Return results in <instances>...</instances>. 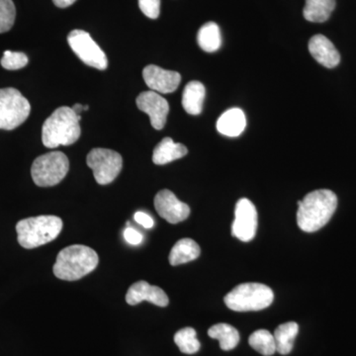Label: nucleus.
<instances>
[{
  "label": "nucleus",
  "mask_w": 356,
  "mask_h": 356,
  "mask_svg": "<svg viewBox=\"0 0 356 356\" xmlns=\"http://www.w3.org/2000/svg\"><path fill=\"white\" fill-rule=\"evenodd\" d=\"M154 207L159 216L170 224L184 222L191 215L189 206L178 200L175 193L168 189H163L156 194Z\"/></svg>",
  "instance_id": "nucleus-11"
},
{
  "label": "nucleus",
  "mask_w": 356,
  "mask_h": 356,
  "mask_svg": "<svg viewBox=\"0 0 356 356\" xmlns=\"http://www.w3.org/2000/svg\"><path fill=\"white\" fill-rule=\"evenodd\" d=\"M271 288L261 283H243L225 296L227 307L236 312L261 311L273 304Z\"/></svg>",
  "instance_id": "nucleus-5"
},
{
  "label": "nucleus",
  "mask_w": 356,
  "mask_h": 356,
  "mask_svg": "<svg viewBox=\"0 0 356 356\" xmlns=\"http://www.w3.org/2000/svg\"><path fill=\"white\" fill-rule=\"evenodd\" d=\"M86 163L92 170L96 182L106 185L114 181L115 178L121 172L123 159L120 154L113 149L97 147L89 152Z\"/></svg>",
  "instance_id": "nucleus-8"
},
{
  "label": "nucleus",
  "mask_w": 356,
  "mask_h": 356,
  "mask_svg": "<svg viewBox=\"0 0 356 356\" xmlns=\"http://www.w3.org/2000/svg\"><path fill=\"white\" fill-rule=\"evenodd\" d=\"M245 126L247 118L240 108L227 110L217 121L218 132L227 137H238L245 131Z\"/></svg>",
  "instance_id": "nucleus-16"
},
{
  "label": "nucleus",
  "mask_w": 356,
  "mask_h": 356,
  "mask_svg": "<svg viewBox=\"0 0 356 356\" xmlns=\"http://www.w3.org/2000/svg\"><path fill=\"white\" fill-rule=\"evenodd\" d=\"M248 343L254 350L264 356H271L276 353L274 336L266 330H259L252 332L248 339Z\"/></svg>",
  "instance_id": "nucleus-24"
},
{
  "label": "nucleus",
  "mask_w": 356,
  "mask_h": 356,
  "mask_svg": "<svg viewBox=\"0 0 356 356\" xmlns=\"http://www.w3.org/2000/svg\"><path fill=\"white\" fill-rule=\"evenodd\" d=\"M70 161L62 152H51L35 159L31 175L35 184L40 187L55 186L67 175Z\"/></svg>",
  "instance_id": "nucleus-6"
},
{
  "label": "nucleus",
  "mask_w": 356,
  "mask_h": 356,
  "mask_svg": "<svg viewBox=\"0 0 356 356\" xmlns=\"http://www.w3.org/2000/svg\"><path fill=\"white\" fill-rule=\"evenodd\" d=\"M81 117L70 107H60L44 121L42 140L44 147L55 149L63 145L70 146L81 137L79 121Z\"/></svg>",
  "instance_id": "nucleus-2"
},
{
  "label": "nucleus",
  "mask_w": 356,
  "mask_h": 356,
  "mask_svg": "<svg viewBox=\"0 0 356 356\" xmlns=\"http://www.w3.org/2000/svg\"><path fill=\"white\" fill-rule=\"evenodd\" d=\"M143 301L149 302L159 307H166L170 303L168 295L161 288L153 286L146 281H139L129 288L126 302L129 305L135 306Z\"/></svg>",
  "instance_id": "nucleus-14"
},
{
  "label": "nucleus",
  "mask_w": 356,
  "mask_h": 356,
  "mask_svg": "<svg viewBox=\"0 0 356 356\" xmlns=\"http://www.w3.org/2000/svg\"><path fill=\"white\" fill-rule=\"evenodd\" d=\"M175 343L184 355H194L200 350L201 344L193 327H184L178 331L175 336Z\"/></svg>",
  "instance_id": "nucleus-25"
},
{
  "label": "nucleus",
  "mask_w": 356,
  "mask_h": 356,
  "mask_svg": "<svg viewBox=\"0 0 356 356\" xmlns=\"http://www.w3.org/2000/svg\"><path fill=\"white\" fill-rule=\"evenodd\" d=\"M257 229V212L252 201L242 198L235 209V220L232 225V235L242 242H250Z\"/></svg>",
  "instance_id": "nucleus-10"
},
{
  "label": "nucleus",
  "mask_w": 356,
  "mask_h": 356,
  "mask_svg": "<svg viewBox=\"0 0 356 356\" xmlns=\"http://www.w3.org/2000/svg\"><path fill=\"white\" fill-rule=\"evenodd\" d=\"M205 95V86L200 81H193L187 83L182 95V106L185 111L191 115L200 114Z\"/></svg>",
  "instance_id": "nucleus-18"
},
{
  "label": "nucleus",
  "mask_w": 356,
  "mask_h": 356,
  "mask_svg": "<svg viewBox=\"0 0 356 356\" xmlns=\"http://www.w3.org/2000/svg\"><path fill=\"white\" fill-rule=\"evenodd\" d=\"M143 77L152 91L161 95L175 92L181 81V76L177 72L163 70L154 65L145 67Z\"/></svg>",
  "instance_id": "nucleus-13"
},
{
  "label": "nucleus",
  "mask_w": 356,
  "mask_h": 356,
  "mask_svg": "<svg viewBox=\"0 0 356 356\" xmlns=\"http://www.w3.org/2000/svg\"><path fill=\"white\" fill-rule=\"evenodd\" d=\"M124 238H125L126 242L133 245H140L143 242L142 234L130 227L124 232Z\"/></svg>",
  "instance_id": "nucleus-29"
},
{
  "label": "nucleus",
  "mask_w": 356,
  "mask_h": 356,
  "mask_svg": "<svg viewBox=\"0 0 356 356\" xmlns=\"http://www.w3.org/2000/svg\"><path fill=\"white\" fill-rule=\"evenodd\" d=\"M134 219L135 221L140 224V226L144 227L145 229H152L154 227V219L149 215L146 214L144 212H136L134 215Z\"/></svg>",
  "instance_id": "nucleus-30"
},
{
  "label": "nucleus",
  "mask_w": 356,
  "mask_h": 356,
  "mask_svg": "<svg viewBox=\"0 0 356 356\" xmlns=\"http://www.w3.org/2000/svg\"><path fill=\"white\" fill-rule=\"evenodd\" d=\"M197 42L200 48L207 53H215L222 44L221 32L215 22H208L199 29Z\"/></svg>",
  "instance_id": "nucleus-23"
},
{
  "label": "nucleus",
  "mask_w": 356,
  "mask_h": 356,
  "mask_svg": "<svg viewBox=\"0 0 356 356\" xmlns=\"http://www.w3.org/2000/svg\"><path fill=\"white\" fill-rule=\"evenodd\" d=\"M298 332L299 325L295 322H288L278 325L273 334L276 351L282 355H289L294 346V341Z\"/></svg>",
  "instance_id": "nucleus-20"
},
{
  "label": "nucleus",
  "mask_w": 356,
  "mask_h": 356,
  "mask_svg": "<svg viewBox=\"0 0 356 356\" xmlns=\"http://www.w3.org/2000/svg\"><path fill=\"white\" fill-rule=\"evenodd\" d=\"M200 252V247L195 241L182 238L173 245L168 261L172 266H180L198 259Z\"/></svg>",
  "instance_id": "nucleus-19"
},
{
  "label": "nucleus",
  "mask_w": 356,
  "mask_h": 356,
  "mask_svg": "<svg viewBox=\"0 0 356 356\" xmlns=\"http://www.w3.org/2000/svg\"><path fill=\"white\" fill-rule=\"evenodd\" d=\"M27 56L20 51H6L1 58V65L6 70H17L23 69L28 65Z\"/></svg>",
  "instance_id": "nucleus-27"
},
{
  "label": "nucleus",
  "mask_w": 356,
  "mask_h": 356,
  "mask_svg": "<svg viewBox=\"0 0 356 356\" xmlns=\"http://www.w3.org/2000/svg\"><path fill=\"white\" fill-rule=\"evenodd\" d=\"M70 49L84 64L95 69L104 70L108 67V60L104 51L83 30H74L67 36Z\"/></svg>",
  "instance_id": "nucleus-9"
},
{
  "label": "nucleus",
  "mask_w": 356,
  "mask_h": 356,
  "mask_svg": "<svg viewBox=\"0 0 356 356\" xmlns=\"http://www.w3.org/2000/svg\"><path fill=\"white\" fill-rule=\"evenodd\" d=\"M297 224L303 232L314 233L322 229L332 219L337 207V197L329 189H318L307 194L298 201Z\"/></svg>",
  "instance_id": "nucleus-1"
},
{
  "label": "nucleus",
  "mask_w": 356,
  "mask_h": 356,
  "mask_svg": "<svg viewBox=\"0 0 356 356\" xmlns=\"http://www.w3.org/2000/svg\"><path fill=\"white\" fill-rule=\"evenodd\" d=\"M336 0H306L303 14L310 22L322 23L331 17Z\"/></svg>",
  "instance_id": "nucleus-21"
},
{
  "label": "nucleus",
  "mask_w": 356,
  "mask_h": 356,
  "mask_svg": "<svg viewBox=\"0 0 356 356\" xmlns=\"http://www.w3.org/2000/svg\"><path fill=\"white\" fill-rule=\"evenodd\" d=\"M63 227V220L51 215L21 220L16 225L18 243L27 250L41 247L56 240Z\"/></svg>",
  "instance_id": "nucleus-4"
},
{
  "label": "nucleus",
  "mask_w": 356,
  "mask_h": 356,
  "mask_svg": "<svg viewBox=\"0 0 356 356\" xmlns=\"http://www.w3.org/2000/svg\"><path fill=\"white\" fill-rule=\"evenodd\" d=\"M187 153L188 149L184 145L173 142L172 138H165L154 147L153 161L154 165H163L184 158Z\"/></svg>",
  "instance_id": "nucleus-17"
},
{
  "label": "nucleus",
  "mask_w": 356,
  "mask_h": 356,
  "mask_svg": "<svg viewBox=\"0 0 356 356\" xmlns=\"http://www.w3.org/2000/svg\"><path fill=\"white\" fill-rule=\"evenodd\" d=\"M137 106L140 111L149 115L152 126L156 130L165 127L170 105L165 98L154 91H145L137 97Z\"/></svg>",
  "instance_id": "nucleus-12"
},
{
  "label": "nucleus",
  "mask_w": 356,
  "mask_h": 356,
  "mask_svg": "<svg viewBox=\"0 0 356 356\" xmlns=\"http://www.w3.org/2000/svg\"><path fill=\"white\" fill-rule=\"evenodd\" d=\"M15 18L16 8L13 0H0V34L13 27Z\"/></svg>",
  "instance_id": "nucleus-26"
},
{
  "label": "nucleus",
  "mask_w": 356,
  "mask_h": 356,
  "mask_svg": "<svg viewBox=\"0 0 356 356\" xmlns=\"http://www.w3.org/2000/svg\"><path fill=\"white\" fill-rule=\"evenodd\" d=\"M208 336L211 339H218L220 348L222 350H234L240 343V334L233 325L228 324H217L208 330Z\"/></svg>",
  "instance_id": "nucleus-22"
},
{
  "label": "nucleus",
  "mask_w": 356,
  "mask_h": 356,
  "mask_svg": "<svg viewBox=\"0 0 356 356\" xmlns=\"http://www.w3.org/2000/svg\"><path fill=\"white\" fill-rule=\"evenodd\" d=\"M312 57L327 69H334L341 62V55L334 44L324 35H315L309 42Z\"/></svg>",
  "instance_id": "nucleus-15"
},
{
  "label": "nucleus",
  "mask_w": 356,
  "mask_h": 356,
  "mask_svg": "<svg viewBox=\"0 0 356 356\" xmlns=\"http://www.w3.org/2000/svg\"><path fill=\"white\" fill-rule=\"evenodd\" d=\"M99 257L95 250L83 245H72L58 252L53 273L58 280L76 281L92 273Z\"/></svg>",
  "instance_id": "nucleus-3"
},
{
  "label": "nucleus",
  "mask_w": 356,
  "mask_h": 356,
  "mask_svg": "<svg viewBox=\"0 0 356 356\" xmlns=\"http://www.w3.org/2000/svg\"><path fill=\"white\" fill-rule=\"evenodd\" d=\"M140 11L151 19H156L161 11V0H139Z\"/></svg>",
  "instance_id": "nucleus-28"
},
{
  "label": "nucleus",
  "mask_w": 356,
  "mask_h": 356,
  "mask_svg": "<svg viewBox=\"0 0 356 356\" xmlns=\"http://www.w3.org/2000/svg\"><path fill=\"white\" fill-rule=\"evenodd\" d=\"M76 0H53L54 3L56 6L60 7V8H67L76 2Z\"/></svg>",
  "instance_id": "nucleus-31"
},
{
  "label": "nucleus",
  "mask_w": 356,
  "mask_h": 356,
  "mask_svg": "<svg viewBox=\"0 0 356 356\" xmlns=\"http://www.w3.org/2000/svg\"><path fill=\"white\" fill-rule=\"evenodd\" d=\"M31 112L29 102L17 89H0V129L10 131L24 123Z\"/></svg>",
  "instance_id": "nucleus-7"
},
{
  "label": "nucleus",
  "mask_w": 356,
  "mask_h": 356,
  "mask_svg": "<svg viewBox=\"0 0 356 356\" xmlns=\"http://www.w3.org/2000/svg\"><path fill=\"white\" fill-rule=\"evenodd\" d=\"M88 105H83L81 104V103H76V104H74V106H72V109L74 110V113L81 116V112L88 111Z\"/></svg>",
  "instance_id": "nucleus-32"
}]
</instances>
